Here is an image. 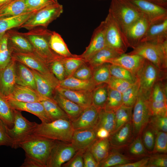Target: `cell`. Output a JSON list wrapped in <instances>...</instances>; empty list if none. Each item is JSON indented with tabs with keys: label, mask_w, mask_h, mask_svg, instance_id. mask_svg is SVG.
I'll list each match as a JSON object with an SVG mask.
<instances>
[{
	"label": "cell",
	"mask_w": 167,
	"mask_h": 167,
	"mask_svg": "<svg viewBox=\"0 0 167 167\" xmlns=\"http://www.w3.org/2000/svg\"><path fill=\"white\" fill-rule=\"evenodd\" d=\"M62 59L65 68L66 78L72 76L76 71L85 62L76 55L73 57H62Z\"/></svg>",
	"instance_id": "48"
},
{
	"label": "cell",
	"mask_w": 167,
	"mask_h": 167,
	"mask_svg": "<svg viewBox=\"0 0 167 167\" xmlns=\"http://www.w3.org/2000/svg\"><path fill=\"white\" fill-rule=\"evenodd\" d=\"M22 34L30 42L34 53L48 64L58 57L51 49L49 40L52 31L43 27L33 28Z\"/></svg>",
	"instance_id": "3"
},
{
	"label": "cell",
	"mask_w": 167,
	"mask_h": 167,
	"mask_svg": "<svg viewBox=\"0 0 167 167\" xmlns=\"http://www.w3.org/2000/svg\"><path fill=\"white\" fill-rule=\"evenodd\" d=\"M149 156L144 157L137 161L129 163L118 165L114 167H146L149 160Z\"/></svg>",
	"instance_id": "60"
},
{
	"label": "cell",
	"mask_w": 167,
	"mask_h": 167,
	"mask_svg": "<svg viewBox=\"0 0 167 167\" xmlns=\"http://www.w3.org/2000/svg\"></svg>",
	"instance_id": "64"
},
{
	"label": "cell",
	"mask_w": 167,
	"mask_h": 167,
	"mask_svg": "<svg viewBox=\"0 0 167 167\" xmlns=\"http://www.w3.org/2000/svg\"><path fill=\"white\" fill-rule=\"evenodd\" d=\"M166 77L167 70L159 69L145 59L137 76L140 82L139 92L148 99L154 85L160 81L166 79Z\"/></svg>",
	"instance_id": "7"
},
{
	"label": "cell",
	"mask_w": 167,
	"mask_h": 167,
	"mask_svg": "<svg viewBox=\"0 0 167 167\" xmlns=\"http://www.w3.org/2000/svg\"><path fill=\"white\" fill-rule=\"evenodd\" d=\"M156 131L148 123L143 130L141 137L143 143L147 152L151 154L154 148Z\"/></svg>",
	"instance_id": "45"
},
{
	"label": "cell",
	"mask_w": 167,
	"mask_h": 167,
	"mask_svg": "<svg viewBox=\"0 0 167 167\" xmlns=\"http://www.w3.org/2000/svg\"><path fill=\"white\" fill-rule=\"evenodd\" d=\"M167 41V19L151 24L141 42L162 44Z\"/></svg>",
	"instance_id": "26"
},
{
	"label": "cell",
	"mask_w": 167,
	"mask_h": 167,
	"mask_svg": "<svg viewBox=\"0 0 167 167\" xmlns=\"http://www.w3.org/2000/svg\"><path fill=\"white\" fill-rule=\"evenodd\" d=\"M5 97L7 100L25 102H40L48 99L41 96L36 90L17 84L15 85L12 93Z\"/></svg>",
	"instance_id": "22"
},
{
	"label": "cell",
	"mask_w": 167,
	"mask_h": 167,
	"mask_svg": "<svg viewBox=\"0 0 167 167\" xmlns=\"http://www.w3.org/2000/svg\"><path fill=\"white\" fill-rule=\"evenodd\" d=\"M15 71L16 84L29 87L36 90L35 79L30 68L15 61Z\"/></svg>",
	"instance_id": "29"
},
{
	"label": "cell",
	"mask_w": 167,
	"mask_h": 167,
	"mask_svg": "<svg viewBox=\"0 0 167 167\" xmlns=\"http://www.w3.org/2000/svg\"><path fill=\"white\" fill-rule=\"evenodd\" d=\"M129 54H137L149 61L159 69L167 70V41L162 44L141 42Z\"/></svg>",
	"instance_id": "5"
},
{
	"label": "cell",
	"mask_w": 167,
	"mask_h": 167,
	"mask_svg": "<svg viewBox=\"0 0 167 167\" xmlns=\"http://www.w3.org/2000/svg\"><path fill=\"white\" fill-rule=\"evenodd\" d=\"M106 46L103 21L94 30L90 42L86 49L78 56L87 62L96 54Z\"/></svg>",
	"instance_id": "15"
},
{
	"label": "cell",
	"mask_w": 167,
	"mask_h": 167,
	"mask_svg": "<svg viewBox=\"0 0 167 167\" xmlns=\"http://www.w3.org/2000/svg\"><path fill=\"white\" fill-rule=\"evenodd\" d=\"M92 91L70 89L58 86L56 92L84 107L92 104Z\"/></svg>",
	"instance_id": "24"
},
{
	"label": "cell",
	"mask_w": 167,
	"mask_h": 167,
	"mask_svg": "<svg viewBox=\"0 0 167 167\" xmlns=\"http://www.w3.org/2000/svg\"><path fill=\"white\" fill-rule=\"evenodd\" d=\"M109 12L124 34L128 28L143 15L129 0H111Z\"/></svg>",
	"instance_id": "4"
},
{
	"label": "cell",
	"mask_w": 167,
	"mask_h": 167,
	"mask_svg": "<svg viewBox=\"0 0 167 167\" xmlns=\"http://www.w3.org/2000/svg\"><path fill=\"white\" fill-rule=\"evenodd\" d=\"M98 120V109L92 105L84 108L80 115L71 122L74 130L89 128L96 129Z\"/></svg>",
	"instance_id": "21"
},
{
	"label": "cell",
	"mask_w": 167,
	"mask_h": 167,
	"mask_svg": "<svg viewBox=\"0 0 167 167\" xmlns=\"http://www.w3.org/2000/svg\"><path fill=\"white\" fill-rule=\"evenodd\" d=\"M92 92V105L98 109L104 108L108 94V84L97 85Z\"/></svg>",
	"instance_id": "38"
},
{
	"label": "cell",
	"mask_w": 167,
	"mask_h": 167,
	"mask_svg": "<svg viewBox=\"0 0 167 167\" xmlns=\"http://www.w3.org/2000/svg\"><path fill=\"white\" fill-rule=\"evenodd\" d=\"M133 108L131 122L133 131L135 138L141 136L143 130L149 123L152 116L148 104V99L139 92Z\"/></svg>",
	"instance_id": "10"
},
{
	"label": "cell",
	"mask_w": 167,
	"mask_h": 167,
	"mask_svg": "<svg viewBox=\"0 0 167 167\" xmlns=\"http://www.w3.org/2000/svg\"><path fill=\"white\" fill-rule=\"evenodd\" d=\"M15 64V61L12 58L5 67L0 69V94L5 97L12 93L16 84Z\"/></svg>",
	"instance_id": "20"
},
{
	"label": "cell",
	"mask_w": 167,
	"mask_h": 167,
	"mask_svg": "<svg viewBox=\"0 0 167 167\" xmlns=\"http://www.w3.org/2000/svg\"><path fill=\"white\" fill-rule=\"evenodd\" d=\"M145 60L143 58L137 54L124 53L109 60L106 63L120 66L131 72L137 78Z\"/></svg>",
	"instance_id": "17"
},
{
	"label": "cell",
	"mask_w": 167,
	"mask_h": 167,
	"mask_svg": "<svg viewBox=\"0 0 167 167\" xmlns=\"http://www.w3.org/2000/svg\"><path fill=\"white\" fill-rule=\"evenodd\" d=\"M149 123L157 131L167 132V116H152Z\"/></svg>",
	"instance_id": "55"
},
{
	"label": "cell",
	"mask_w": 167,
	"mask_h": 167,
	"mask_svg": "<svg viewBox=\"0 0 167 167\" xmlns=\"http://www.w3.org/2000/svg\"><path fill=\"white\" fill-rule=\"evenodd\" d=\"M133 108L122 105L115 111V124L113 133L131 120Z\"/></svg>",
	"instance_id": "46"
},
{
	"label": "cell",
	"mask_w": 167,
	"mask_h": 167,
	"mask_svg": "<svg viewBox=\"0 0 167 167\" xmlns=\"http://www.w3.org/2000/svg\"><path fill=\"white\" fill-rule=\"evenodd\" d=\"M167 152V132L157 131L156 133L154 146L152 154L166 153Z\"/></svg>",
	"instance_id": "50"
},
{
	"label": "cell",
	"mask_w": 167,
	"mask_h": 167,
	"mask_svg": "<svg viewBox=\"0 0 167 167\" xmlns=\"http://www.w3.org/2000/svg\"><path fill=\"white\" fill-rule=\"evenodd\" d=\"M63 11L62 5L58 2L48 5L36 11L19 28H23L29 30L39 27L47 28Z\"/></svg>",
	"instance_id": "8"
},
{
	"label": "cell",
	"mask_w": 167,
	"mask_h": 167,
	"mask_svg": "<svg viewBox=\"0 0 167 167\" xmlns=\"http://www.w3.org/2000/svg\"><path fill=\"white\" fill-rule=\"evenodd\" d=\"M12 0H0V8Z\"/></svg>",
	"instance_id": "63"
},
{
	"label": "cell",
	"mask_w": 167,
	"mask_h": 167,
	"mask_svg": "<svg viewBox=\"0 0 167 167\" xmlns=\"http://www.w3.org/2000/svg\"><path fill=\"white\" fill-rule=\"evenodd\" d=\"M96 131L94 128L74 130L71 143L77 151L84 152L98 138Z\"/></svg>",
	"instance_id": "19"
},
{
	"label": "cell",
	"mask_w": 167,
	"mask_h": 167,
	"mask_svg": "<svg viewBox=\"0 0 167 167\" xmlns=\"http://www.w3.org/2000/svg\"><path fill=\"white\" fill-rule=\"evenodd\" d=\"M109 64L105 63L93 68L92 79L96 85L108 83L111 77Z\"/></svg>",
	"instance_id": "43"
},
{
	"label": "cell",
	"mask_w": 167,
	"mask_h": 167,
	"mask_svg": "<svg viewBox=\"0 0 167 167\" xmlns=\"http://www.w3.org/2000/svg\"><path fill=\"white\" fill-rule=\"evenodd\" d=\"M108 138L110 146L113 148L121 149L127 147L135 139L131 120L110 134Z\"/></svg>",
	"instance_id": "16"
},
{
	"label": "cell",
	"mask_w": 167,
	"mask_h": 167,
	"mask_svg": "<svg viewBox=\"0 0 167 167\" xmlns=\"http://www.w3.org/2000/svg\"><path fill=\"white\" fill-rule=\"evenodd\" d=\"M36 11H28L16 15L0 18V33L6 32L15 28H19Z\"/></svg>",
	"instance_id": "30"
},
{
	"label": "cell",
	"mask_w": 167,
	"mask_h": 167,
	"mask_svg": "<svg viewBox=\"0 0 167 167\" xmlns=\"http://www.w3.org/2000/svg\"><path fill=\"white\" fill-rule=\"evenodd\" d=\"M137 160L128 156L125 153H122L120 149L110 146L108 156L99 163L98 167H114L118 165L126 164Z\"/></svg>",
	"instance_id": "27"
},
{
	"label": "cell",
	"mask_w": 167,
	"mask_h": 167,
	"mask_svg": "<svg viewBox=\"0 0 167 167\" xmlns=\"http://www.w3.org/2000/svg\"><path fill=\"white\" fill-rule=\"evenodd\" d=\"M161 6L167 8V0H147Z\"/></svg>",
	"instance_id": "62"
},
{
	"label": "cell",
	"mask_w": 167,
	"mask_h": 167,
	"mask_svg": "<svg viewBox=\"0 0 167 167\" xmlns=\"http://www.w3.org/2000/svg\"><path fill=\"white\" fill-rule=\"evenodd\" d=\"M124 149L126 155L138 160L144 157L149 156L150 155L145 149L141 136L135 138L129 146Z\"/></svg>",
	"instance_id": "37"
},
{
	"label": "cell",
	"mask_w": 167,
	"mask_h": 167,
	"mask_svg": "<svg viewBox=\"0 0 167 167\" xmlns=\"http://www.w3.org/2000/svg\"><path fill=\"white\" fill-rule=\"evenodd\" d=\"M28 11L25 0H13L0 8V18L16 15Z\"/></svg>",
	"instance_id": "33"
},
{
	"label": "cell",
	"mask_w": 167,
	"mask_h": 167,
	"mask_svg": "<svg viewBox=\"0 0 167 167\" xmlns=\"http://www.w3.org/2000/svg\"><path fill=\"white\" fill-rule=\"evenodd\" d=\"M93 68L87 62L81 65L72 76L81 80H88L92 78Z\"/></svg>",
	"instance_id": "52"
},
{
	"label": "cell",
	"mask_w": 167,
	"mask_h": 167,
	"mask_svg": "<svg viewBox=\"0 0 167 167\" xmlns=\"http://www.w3.org/2000/svg\"><path fill=\"white\" fill-rule=\"evenodd\" d=\"M31 70L35 79L36 91L42 96L55 101L54 97L56 89L59 86V81L50 78L35 70Z\"/></svg>",
	"instance_id": "18"
},
{
	"label": "cell",
	"mask_w": 167,
	"mask_h": 167,
	"mask_svg": "<svg viewBox=\"0 0 167 167\" xmlns=\"http://www.w3.org/2000/svg\"><path fill=\"white\" fill-rule=\"evenodd\" d=\"M151 24L143 14L128 28L124 35L129 47L134 49L141 43Z\"/></svg>",
	"instance_id": "14"
},
{
	"label": "cell",
	"mask_w": 167,
	"mask_h": 167,
	"mask_svg": "<svg viewBox=\"0 0 167 167\" xmlns=\"http://www.w3.org/2000/svg\"><path fill=\"white\" fill-rule=\"evenodd\" d=\"M152 116H167V102H156L148 100Z\"/></svg>",
	"instance_id": "53"
},
{
	"label": "cell",
	"mask_w": 167,
	"mask_h": 167,
	"mask_svg": "<svg viewBox=\"0 0 167 167\" xmlns=\"http://www.w3.org/2000/svg\"><path fill=\"white\" fill-rule=\"evenodd\" d=\"M140 89V82L138 79L122 93V105L133 107L136 100Z\"/></svg>",
	"instance_id": "41"
},
{
	"label": "cell",
	"mask_w": 167,
	"mask_h": 167,
	"mask_svg": "<svg viewBox=\"0 0 167 167\" xmlns=\"http://www.w3.org/2000/svg\"><path fill=\"white\" fill-rule=\"evenodd\" d=\"M40 102L51 122L59 119L70 120L66 113L55 101L46 99Z\"/></svg>",
	"instance_id": "35"
},
{
	"label": "cell",
	"mask_w": 167,
	"mask_h": 167,
	"mask_svg": "<svg viewBox=\"0 0 167 167\" xmlns=\"http://www.w3.org/2000/svg\"><path fill=\"white\" fill-rule=\"evenodd\" d=\"M107 84L109 87L122 93L132 84L111 76Z\"/></svg>",
	"instance_id": "56"
},
{
	"label": "cell",
	"mask_w": 167,
	"mask_h": 167,
	"mask_svg": "<svg viewBox=\"0 0 167 167\" xmlns=\"http://www.w3.org/2000/svg\"><path fill=\"white\" fill-rule=\"evenodd\" d=\"M29 11H37L48 5L58 2V0H25Z\"/></svg>",
	"instance_id": "54"
},
{
	"label": "cell",
	"mask_w": 167,
	"mask_h": 167,
	"mask_svg": "<svg viewBox=\"0 0 167 167\" xmlns=\"http://www.w3.org/2000/svg\"><path fill=\"white\" fill-rule=\"evenodd\" d=\"M54 99L72 121L77 118L85 107H83L56 92Z\"/></svg>",
	"instance_id": "28"
},
{
	"label": "cell",
	"mask_w": 167,
	"mask_h": 167,
	"mask_svg": "<svg viewBox=\"0 0 167 167\" xmlns=\"http://www.w3.org/2000/svg\"><path fill=\"white\" fill-rule=\"evenodd\" d=\"M56 140L32 134L20 143L25 158L21 167H47Z\"/></svg>",
	"instance_id": "1"
},
{
	"label": "cell",
	"mask_w": 167,
	"mask_h": 167,
	"mask_svg": "<svg viewBox=\"0 0 167 167\" xmlns=\"http://www.w3.org/2000/svg\"><path fill=\"white\" fill-rule=\"evenodd\" d=\"M74 131L71 121L58 119L37 124L33 134L49 139L71 142Z\"/></svg>",
	"instance_id": "2"
},
{
	"label": "cell",
	"mask_w": 167,
	"mask_h": 167,
	"mask_svg": "<svg viewBox=\"0 0 167 167\" xmlns=\"http://www.w3.org/2000/svg\"><path fill=\"white\" fill-rule=\"evenodd\" d=\"M115 124V116L114 112L106 111L104 108L98 109V120L96 127L97 130L103 127L110 133H112Z\"/></svg>",
	"instance_id": "39"
},
{
	"label": "cell",
	"mask_w": 167,
	"mask_h": 167,
	"mask_svg": "<svg viewBox=\"0 0 167 167\" xmlns=\"http://www.w3.org/2000/svg\"><path fill=\"white\" fill-rule=\"evenodd\" d=\"M84 167H98V164L89 149L83 154Z\"/></svg>",
	"instance_id": "59"
},
{
	"label": "cell",
	"mask_w": 167,
	"mask_h": 167,
	"mask_svg": "<svg viewBox=\"0 0 167 167\" xmlns=\"http://www.w3.org/2000/svg\"><path fill=\"white\" fill-rule=\"evenodd\" d=\"M83 152L77 151L74 156L68 161L63 164V167H84L83 157Z\"/></svg>",
	"instance_id": "58"
},
{
	"label": "cell",
	"mask_w": 167,
	"mask_h": 167,
	"mask_svg": "<svg viewBox=\"0 0 167 167\" xmlns=\"http://www.w3.org/2000/svg\"><path fill=\"white\" fill-rule=\"evenodd\" d=\"M12 59L6 32L0 33V69L5 67Z\"/></svg>",
	"instance_id": "44"
},
{
	"label": "cell",
	"mask_w": 167,
	"mask_h": 167,
	"mask_svg": "<svg viewBox=\"0 0 167 167\" xmlns=\"http://www.w3.org/2000/svg\"><path fill=\"white\" fill-rule=\"evenodd\" d=\"M0 119L11 128L14 123V110L5 98L0 94Z\"/></svg>",
	"instance_id": "40"
},
{
	"label": "cell",
	"mask_w": 167,
	"mask_h": 167,
	"mask_svg": "<svg viewBox=\"0 0 167 167\" xmlns=\"http://www.w3.org/2000/svg\"><path fill=\"white\" fill-rule=\"evenodd\" d=\"M103 21L106 46L120 54L125 53L128 45L123 32L115 19L109 12Z\"/></svg>",
	"instance_id": "6"
},
{
	"label": "cell",
	"mask_w": 167,
	"mask_h": 167,
	"mask_svg": "<svg viewBox=\"0 0 167 167\" xmlns=\"http://www.w3.org/2000/svg\"><path fill=\"white\" fill-rule=\"evenodd\" d=\"M110 148V145L108 138L105 139L98 138L89 149L99 164L107 156Z\"/></svg>",
	"instance_id": "34"
},
{
	"label": "cell",
	"mask_w": 167,
	"mask_h": 167,
	"mask_svg": "<svg viewBox=\"0 0 167 167\" xmlns=\"http://www.w3.org/2000/svg\"><path fill=\"white\" fill-rule=\"evenodd\" d=\"M49 43L51 50L60 57L68 58L74 57L76 55L70 52L61 36L55 31H52Z\"/></svg>",
	"instance_id": "32"
},
{
	"label": "cell",
	"mask_w": 167,
	"mask_h": 167,
	"mask_svg": "<svg viewBox=\"0 0 167 167\" xmlns=\"http://www.w3.org/2000/svg\"><path fill=\"white\" fill-rule=\"evenodd\" d=\"M48 65L51 71L59 81L66 78L65 69L62 57L59 56Z\"/></svg>",
	"instance_id": "49"
},
{
	"label": "cell",
	"mask_w": 167,
	"mask_h": 167,
	"mask_svg": "<svg viewBox=\"0 0 167 167\" xmlns=\"http://www.w3.org/2000/svg\"><path fill=\"white\" fill-rule=\"evenodd\" d=\"M110 134L109 132L105 128L100 127L98 128L96 132L97 137L98 138L105 139L109 138Z\"/></svg>",
	"instance_id": "61"
},
{
	"label": "cell",
	"mask_w": 167,
	"mask_h": 167,
	"mask_svg": "<svg viewBox=\"0 0 167 167\" xmlns=\"http://www.w3.org/2000/svg\"><path fill=\"white\" fill-rule=\"evenodd\" d=\"M5 146L14 148L13 141L7 133L6 126L0 119V147Z\"/></svg>",
	"instance_id": "57"
},
{
	"label": "cell",
	"mask_w": 167,
	"mask_h": 167,
	"mask_svg": "<svg viewBox=\"0 0 167 167\" xmlns=\"http://www.w3.org/2000/svg\"><path fill=\"white\" fill-rule=\"evenodd\" d=\"M71 142L56 140L51 152L47 167H60L77 152Z\"/></svg>",
	"instance_id": "11"
},
{
	"label": "cell",
	"mask_w": 167,
	"mask_h": 167,
	"mask_svg": "<svg viewBox=\"0 0 167 167\" xmlns=\"http://www.w3.org/2000/svg\"><path fill=\"white\" fill-rule=\"evenodd\" d=\"M122 105V93L109 87L107 98L104 107L106 111L115 112Z\"/></svg>",
	"instance_id": "42"
},
{
	"label": "cell",
	"mask_w": 167,
	"mask_h": 167,
	"mask_svg": "<svg viewBox=\"0 0 167 167\" xmlns=\"http://www.w3.org/2000/svg\"><path fill=\"white\" fill-rule=\"evenodd\" d=\"M13 109V126L11 128L6 127L8 134L13 141L14 148L17 149L19 148L20 143L33 134L37 123L28 120L23 116L20 111Z\"/></svg>",
	"instance_id": "9"
},
{
	"label": "cell",
	"mask_w": 167,
	"mask_h": 167,
	"mask_svg": "<svg viewBox=\"0 0 167 167\" xmlns=\"http://www.w3.org/2000/svg\"><path fill=\"white\" fill-rule=\"evenodd\" d=\"M120 54L113 49L106 46L96 54L87 62L92 68L106 63Z\"/></svg>",
	"instance_id": "36"
},
{
	"label": "cell",
	"mask_w": 167,
	"mask_h": 167,
	"mask_svg": "<svg viewBox=\"0 0 167 167\" xmlns=\"http://www.w3.org/2000/svg\"><path fill=\"white\" fill-rule=\"evenodd\" d=\"M147 167H167L166 153L151 154L149 156V159Z\"/></svg>",
	"instance_id": "51"
},
{
	"label": "cell",
	"mask_w": 167,
	"mask_h": 167,
	"mask_svg": "<svg viewBox=\"0 0 167 167\" xmlns=\"http://www.w3.org/2000/svg\"><path fill=\"white\" fill-rule=\"evenodd\" d=\"M109 67L111 76L125 80L131 84L135 83L138 79L131 72L120 66L110 63Z\"/></svg>",
	"instance_id": "47"
},
{
	"label": "cell",
	"mask_w": 167,
	"mask_h": 167,
	"mask_svg": "<svg viewBox=\"0 0 167 167\" xmlns=\"http://www.w3.org/2000/svg\"><path fill=\"white\" fill-rule=\"evenodd\" d=\"M11 54L15 61L50 78L57 79L51 71L48 64L34 53L12 52Z\"/></svg>",
	"instance_id": "12"
},
{
	"label": "cell",
	"mask_w": 167,
	"mask_h": 167,
	"mask_svg": "<svg viewBox=\"0 0 167 167\" xmlns=\"http://www.w3.org/2000/svg\"><path fill=\"white\" fill-rule=\"evenodd\" d=\"M92 78L81 80L72 76L59 81V86L66 88L79 90L92 91L97 85Z\"/></svg>",
	"instance_id": "31"
},
{
	"label": "cell",
	"mask_w": 167,
	"mask_h": 167,
	"mask_svg": "<svg viewBox=\"0 0 167 167\" xmlns=\"http://www.w3.org/2000/svg\"><path fill=\"white\" fill-rule=\"evenodd\" d=\"M6 100L13 109L25 111L32 114L38 118L41 122H51L40 102H25Z\"/></svg>",
	"instance_id": "23"
},
{
	"label": "cell",
	"mask_w": 167,
	"mask_h": 167,
	"mask_svg": "<svg viewBox=\"0 0 167 167\" xmlns=\"http://www.w3.org/2000/svg\"><path fill=\"white\" fill-rule=\"evenodd\" d=\"M9 47L11 52L34 53L33 47L29 41L21 32L11 29L6 32Z\"/></svg>",
	"instance_id": "25"
},
{
	"label": "cell",
	"mask_w": 167,
	"mask_h": 167,
	"mask_svg": "<svg viewBox=\"0 0 167 167\" xmlns=\"http://www.w3.org/2000/svg\"><path fill=\"white\" fill-rule=\"evenodd\" d=\"M147 18L151 24L159 23L167 19V8L147 0H129Z\"/></svg>",
	"instance_id": "13"
}]
</instances>
